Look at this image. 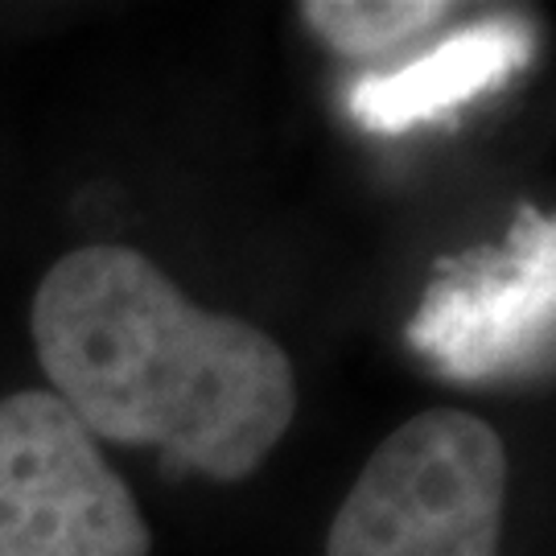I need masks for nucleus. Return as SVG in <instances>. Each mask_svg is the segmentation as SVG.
<instances>
[{
	"instance_id": "2",
	"label": "nucleus",
	"mask_w": 556,
	"mask_h": 556,
	"mask_svg": "<svg viewBox=\"0 0 556 556\" xmlns=\"http://www.w3.org/2000/svg\"><path fill=\"white\" fill-rule=\"evenodd\" d=\"M507 445L462 408H425L376 445L334 511L326 556H498Z\"/></svg>"
},
{
	"instance_id": "1",
	"label": "nucleus",
	"mask_w": 556,
	"mask_h": 556,
	"mask_svg": "<svg viewBox=\"0 0 556 556\" xmlns=\"http://www.w3.org/2000/svg\"><path fill=\"white\" fill-rule=\"evenodd\" d=\"M54 396L96 441L157 450L165 475L239 482L298 417V371L273 334L211 314L124 243L75 248L29 314Z\"/></svg>"
},
{
	"instance_id": "4",
	"label": "nucleus",
	"mask_w": 556,
	"mask_h": 556,
	"mask_svg": "<svg viewBox=\"0 0 556 556\" xmlns=\"http://www.w3.org/2000/svg\"><path fill=\"white\" fill-rule=\"evenodd\" d=\"M408 342L454 383L553 363V219L523 211L511 243L445 268L420 301Z\"/></svg>"
},
{
	"instance_id": "5",
	"label": "nucleus",
	"mask_w": 556,
	"mask_h": 556,
	"mask_svg": "<svg viewBox=\"0 0 556 556\" xmlns=\"http://www.w3.org/2000/svg\"><path fill=\"white\" fill-rule=\"evenodd\" d=\"M523 59H528V41H516L511 25L491 21L438 46V54L420 62L417 71L363 79V87L351 96V108L371 128H400L408 119L433 116L445 103L475 96L478 87H491Z\"/></svg>"
},
{
	"instance_id": "6",
	"label": "nucleus",
	"mask_w": 556,
	"mask_h": 556,
	"mask_svg": "<svg viewBox=\"0 0 556 556\" xmlns=\"http://www.w3.org/2000/svg\"><path fill=\"white\" fill-rule=\"evenodd\" d=\"M454 13L445 0H309L301 4V21L318 41L346 59L392 54L438 29Z\"/></svg>"
},
{
	"instance_id": "3",
	"label": "nucleus",
	"mask_w": 556,
	"mask_h": 556,
	"mask_svg": "<svg viewBox=\"0 0 556 556\" xmlns=\"http://www.w3.org/2000/svg\"><path fill=\"white\" fill-rule=\"evenodd\" d=\"M153 532L100 441L46 388L0 400V556H149Z\"/></svg>"
}]
</instances>
